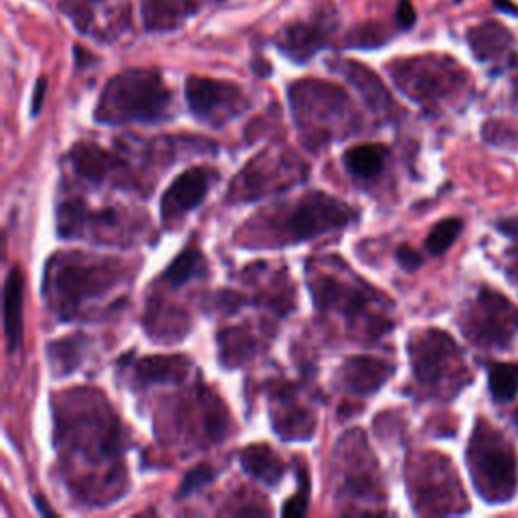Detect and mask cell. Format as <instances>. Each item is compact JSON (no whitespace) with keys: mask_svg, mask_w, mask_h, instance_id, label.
<instances>
[{"mask_svg":"<svg viewBox=\"0 0 518 518\" xmlns=\"http://www.w3.org/2000/svg\"><path fill=\"white\" fill-rule=\"evenodd\" d=\"M397 261L405 271H415L421 266V256L413 248H410V245H401V248L397 250Z\"/></svg>","mask_w":518,"mask_h":518,"instance_id":"cell-26","label":"cell"},{"mask_svg":"<svg viewBox=\"0 0 518 518\" xmlns=\"http://www.w3.org/2000/svg\"><path fill=\"white\" fill-rule=\"evenodd\" d=\"M186 363L181 356H150L138 364L140 383H176L184 377Z\"/></svg>","mask_w":518,"mask_h":518,"instance_id":"cell-18","label":"cell"},{"mask_svg":"<svg viewBox=\"0 0 518 518\" xmlns=\"http://www.w3.org/2000/svg\"><path fill=\"white\" fill-rule=\"evenodd\" d=\"M23 292H24L23 271L14 266L8 271L5 284V300H3L6 351L11 354L19 353L23 346V296H24Z\"/></svg>","mask_w":518,"mask_h":518,"instance_id":"cell-10","label":"cell"},{"mask_svg":"<svg viewBox=\"0 0 518 518\" xmlns=\"http://www.w3.org/2000/svg\"><path fill=\"white\" fill-rule=\"evenodd\" d=\"M338 71H341L348 81H353L354 86L361 89L363 98L367 99L372 108L387 109L391 106V98L387 96L383 83H381L377 75H372L367 67H363L361 63L343 61V63H338Z\"/></svg>","mask_w":518,"mask_h":518,"instance_id":"cell-16","label":"cell"},{"mask_svg":"<svg viewBox=\"0 0 518 518\" xmlns=\"http://www.w3.org/2000/svg\"><path fill=\"white\" fill-rule=\"evenodd\" d=\"M387 150L381 144H363L344 152L346 171L356 178H372L385 168Z\"/></svg>","mask_w":518,"mask_h":518,"instance_id":"cell-17","label":"cell"},{"mask_svg":"<svg viewBox=\"0 0 518 518\" xmlns=\"http://www.w3.org/2000/svg\"><path fill=\"white\" fill-rule=\"evenodd\" d=\"M35 504H37V508H39V513H41V514H45V516H55V513L51 511V508H47L43 496H35Z\"/></svg>","mask_w":518,"mask_h":518,"instance_id":"cell-32","label":"cell"},{"mask_svg":"<svg viewBox=\"0 0 518 518\" xmlns=\"http://www.w3.org/2000/svg\"><path fill=\"white\" fill-rule=\"evenodd\" d=\"M468 43L476 59L484 63H504L513 53L514 39L500 23H482L468 31Z\"/></svg>","mask_w":518,"mask_h":518,"instance_id":"cell-9","label":"cell"},{"mask_svg":"<svg viewBox=\"0 0 518 518\" xmlns=\"http://www.w3.org/2000/svg\"><path fill=\"white\" fill-rule=\"evenodd\" d=\"M45 91H47V80H45V78H39L37 86H35V93H33V106H31V114H33V116H39L41 108H43Z\"/></svg>","mask_w":518,"mask_h":518,"instance_id":"cell-29","label":"cell"},{"mask_svg":"<svg viewBox=\"0 0 518 518\" xmlns=\"http://www.w3.org/2000/svg\"><path fill=\"white\" fill-rule=\"evenodd\" d=\"M326 43V29L320 23H296L284 29L279 35L278 45L284 53L296 59V61H306L316 51Z\"/></svg>","mask_w":518,"mask_h":518,"instance_id":"cell-11","label":"cell"},{"mask_svg":"<svg viewBox=\"0 0 518 518\" xmlns=\"http://www.w3.org/2000/svg\"><path fill=\"white\" fill-rule=\"evenodd\" d=\"M468 466L476 490L490 504H504L516 492V454L498 429L480 421L468 446Z\"/></svg>","mask_w":518,"mask_h":518,"instance_id":"cell-2","label":"cell"},{"mask_svg":"<svg viewBox=\"0 0 518 518\" xmlns=\"http://www.w3.org/2000/svg\"><path fill=\"white\" fill-rule=\"evenodd\" d=\"M494 5L500 8V11L518 14V6L513 3V0H494Z\"/></svg>","mask_w":518,"mask_h":518,"instance_id":"cell-31","label":"cell"},{"mask_svg":"<svg viewBox=\"0 0 518 518\" xmlns=\"http://www.w3.org/2000/svg\"><path fill=\"white\" fill-rule=\"evenodd\" d=\"M144 21L150 31L174 29L197 11V0H142Z\"/></svg>","mask_w":518,"mask_h":518,"instance_id":"cell-12","label":"cell"},{"mask_svg":"<svg viewBox=\"0 0 518 518\" xmlns=\"http://www.w3.org/2000/svg\"><path fill=\"white\" fill-rule=\"evenodd\" d=\"M96 276L99 274L93 268L70 266L63 269L61 278H59V287L71 302L86 300L88 296H93L96 290H99V278L96 279Z\"/></svg>","mask_w":518,"mask_h":518,"instance_id":"cell-19","label":"cell"},{"mask_svg":"<svg viewBox=\"0 0 518 518\" xmlns=\"http://www.w3.org/2000/svg\"><path fill=\"white\" fill-rule=\"evenodd\" d=\"M241 466L253 478H258L263 484H269V486H274L284 476V466L279 462V457L263 444L245 447L241 452Z\"/></svg>","mask_w":518,"mask_h":518,"instance_id":"cell-13","label":"cell"},{"mask_svg":"<svg viewBox=\"0 0 518 518\" xmlns=\"http://www.w3.org/2000/svg\"><path fill=\"white\" fill-rule=\"evenodd\" d=\"M351 219V209L343 202L330 199L326 194L314 193L296 205L286 229L292 241H304L328 231V229L343 227Z\"/></svg>","mask_w":518,"mask_h":518,"instance_id":"cell-7","label":"cell"},{"mask_svg":"<svg viewBox=\"0 0 518 518\" xmlns=\"http://www.w3.org/2000/svg\"><path fill=\"white\" fill-rule=\"evenodd\" d=\"M395 16H397V23L401 24L403 29H411L415 19H418V14H415V8L410 0H401V3H399Z\"/></svg>","mask_w":518,"mask_h":518,"instance_id":"cell-27","label":"cell"},{"mask_svg":"<svg viewBox=\"0 0 518 518\" xmlns=\"http://www.w3.org/2000/svg\"><path fill=\"white\" fill-rule=\"evenodd\" d=\"M209 186H211V174L205 168H191V171L183 173L171 186H168L163 202H160L163 219L171 223V221L186 215L193 209H197L201 202L205 201Z\"/></svg>","mask_w":518,"mask_h":518,"instance_id":"cell-8","label":"cell"},{"mask_svg":"<svg viewBox=\"0 0 518 518\" xmlns=\"http://www.w3.org/2000/svg\"><path fill=\"white\" fill-rule=\"evenodd\" d=\"M506 276L518 287V243L506 253Z\"/></svg>","mask_w":518,"mask_h":518,"instance_id":"cell-28","label":"cell"},{"mask_svg":"<svg viewBox=\"0 0 518 518\" xmlns=\"http://www.w3.org/2000/svg\"><path fill=\"white\" fill-rule=\"evenodd\" d=\"M490 395L496 403L513 401L518 393V363H494L488 369Z\"/></svg>","mask_w":518,"mask_h":518,"instance_id":"cell-20","label":"cell"},{"mask_svg":"<svg viewBox=\"0 0 518 518\" xmlns=\"http://www.w3.org/2000/svg\"><path fill=\"white\" fill-rule=\"evenodd\" d=\"M184 96L191 112L209 124L231 120L245 108L243 91L233 83L219 80L189 78L184 86Z\"/></svg>","mask_w":518,"mask_h":518,"instance_id":"cell-6","label":"cell"},{"mask_svg":"<svg viewBox=\"0 0 518 518\" xmlns=\"http://www.w3.org/2000/svg\"><path fill=\"white\" fill-rule=\"evenodd\" d=\"M514 421H516V423H518V411H516V413H514Z\"/></svg>","mask_w":518,"mask_h":518,"instance_id":"cell-34","label":"cell"},{"mask_svg":"<svg viewBox=\"0 0 518 518\" xmlns=\"http://www.w3.org/2000/svg\"><path fill=\"white\" fill-rule=\"evenodd\" d=\"M306 486H308V484H302L298 494L292 496L284 504V508H282L284 516H302L306 513V508H308V494H306Z\"/></svg>","mask_w":518,"mask_h":518,"instance_id":"cell-25","label":"cell"},{"mask_svg":"<svg viewBox=\"0 0 518 518\" xmlns=\"http://www.w3.org/2000/svg\"><path fill=\"white\" fill-rule=\"evenodd\" d=\"M462 233V221L456 217H449L439 221V223L431 229V233L426 240V248L429 250L431 256H441L446 253L452 243L457 240V235Z\"/></svg>","mask_w":518,"mask_h":518,"instance_id":"cell-23","label":"cell"},{"mask_svg":"<svg viewBox=\"0 0 518 518\" xmlns=\"http://www.w3.org/2000/svg\"><path fill=\"white\" fill-rule=\"evenodd\" d=\"M513 99H514V104L518 106V78L514 80V89H513Z\"/></svg>","mask_w":518,"mask_h":518,"instance_id":"cell-33","label":"cell"},{"mask_svg":"<svg viewBox=\"0 0 518 518\" xmlns=\"http://www.w3.org/2000/svg\"><path fill=\"white\" fill-rule=\"evenodd\" d=\"M171 106V91L156 71H124L108 83L101 96L98 118L101 122H140L163 120Z\"/></svg>","mask_w":518,"mask_h":518,"instance_id":"cell-1","label":"cell"},{"mask_svg":"<svg viewBox=\"0 0 518 518\" xmlns=\"http://www.w3.org/2000/svg\"><path fill=\"white\" fill-rule=\"evenodd\" d=\"M83 341L86 338H80V336H70V338H61L59 343H53L51 346H47V353L51 356V364H53V369L59 372H65V375H70V372L78 367L80 363V356L83 351Z\"/></svg>","mask_w":518,"mask_h":518,"instance_id":"cell-22","label":"cell"},{"mask_svg":"<svg viewBox=\"0 0 518 518\" xmlns=\"http://www.w3.org/2000/svg\"><path fill=\"white\" fill-rule=\"evenodd\" d=\"M73 166L81 176H86L88 181L99 183L104 178L114 173L118 166H120V160H116L109 152L88 146V144H80L73 152Z\"/></svg>","mask_w":518,"mask_h":518,"instance_id":"cell-14","label":"cell"},{"mask_svg":"<svg viewBox=\"0 0 518 518\" xmlns=\"http://www.w3.org/2000/svg\"><path fill=\"white\" fill-rule=\"evenodd\" d=\"M391 73L401 91L423 104H438L462 93L468 86L466 73L454 59L423 55L391 65Z\"/></svg>","mask_w":518,"mask_h":518,"instance_id":"cell-3","label":"cell"},{"mask_svg":"<svg viewBox=\"0 0 518 518\" xmlns=\"http://www.w3.org/2000/svg\"><path fill=\"white\" fill-rule=\"evenodd\" d=\"M496 227H498V231L503 233V235L513 237V240H518V215L498 221Z\"/></svg>","mask_w":518,"mask_h":518,"instance_id":"cell-30","label":"cell"},{"mask_svg":"<svg viewBox=\"0 0 518 518\" xmlns=\"http://www.w3.org/2000/svg\"><path fill=\"white\" fill-rule=\"evenodd\" d=\"M462 330L476 346L504 348L518 333V308L503 294L482 290L466 310Z\"/></svg>","mask_w":518,"mask_h":518,"instance_id":"cell-4","label":"cell"},{"mask_svg":"<svg viewBox=\"0 0 518 518\" xmlns=\"http://www.w3.org/2000/svg\"><path fill=\"white\" fill-rule=\"evenodd\" d=\"M205 269L207 266H205V259H202V253L199 250L189 248L183 253H178L171 266L166 268L163 279L166 284H171L173 287H178L189 282V279L205 274Z\"/></svg>","mask_w":518,"mask_h":518,"instance_id":"cell-21","label":"cell"},{"mask_svg":"<svg viewBox=\"0 0 518 518\" xmlns=\"http://www.w3.org/2000/svg\"><path fill=\"white\" fill-rule=\"evenodd\" d=\"M215 468L211 464H197L194 468L184 476L181 486H178V498H186L199 492L201 488H205L209 482L215 480Z\"/></svg>","mask_w":518,"mask_h":518,"instance_id":"cell-24","label":"cell"},{"mask_svg":"<svg viewBox=\"0 0 518 518\" xmlns=\"http://www.w3.org/2000/svg\"><path fill=\"white\" fill-rule=\"evenodd\" d=\"M413 367L423 387L439 389L444 383L464 385V363L460 348L447 334L431 330L413 346Z\"/></svg>","mask_w":518,"mask_h":518,"instance_id":"cell-5","label":"cell"},{"mask_svg":"<svg viewBox=\"0 0 518 518\" xmlns=\"http://www.w3.org/2000/svg\"><path fill=\"white\" fill-rule=\"evenodd\" d=\"M346 381L356 393H375L385 383L389 375V367L385 363L371 359H353L346 363Z\"/></svg>","mask_w":518,"mask_h":518,"instance_id":"cell-15","label":"cell"}]
</instances>
